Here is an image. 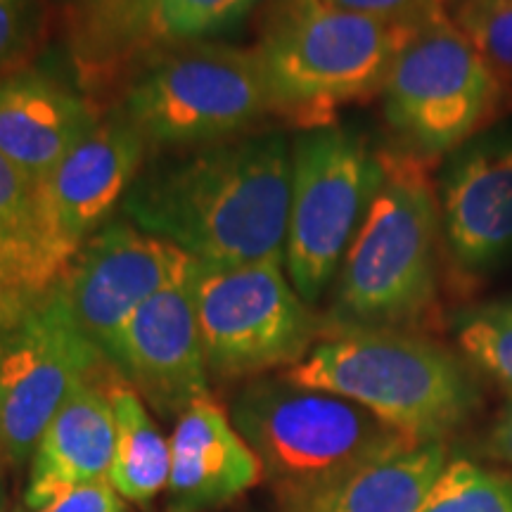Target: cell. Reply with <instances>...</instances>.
<instances>
[{"instance_id":"32","label":"cell","mask_w":512,"mask_h":512,"mask_svg":"<svg viewBox=\"0 0 512 512\" xmlns=\"http://www.w3.org/2000/svg\"><path fill=\"white\" fill-rule=\"evenodd\" d=\"M17 512H24V510H17Z\"/></svg>"},{"instance_id":"10","label":"cell","mask_w":512,"mask_h":512,"mask_svg":"<svg viewBox=\"0 0 512 512\" xmlns=\"http://www.w3.org/2000/svg\"><path fill=\"white\" fill-rule=\"evenodd\" d=\"M107 366L57 287L38 297H0V458L27 463L76 384Z\"/></svg>"},{"instance_id":"23","label":"cell","mask_w":512,"mask_h":512,"mask_svg":"<svg viewBox=\"0 0 512 512\" xmlns=\"http://www.w3.org/2000/svg\"><path fill=\"white\" fill-rule=\"evenodd\" d=\"M456 339L477 368L512 394V302L484 304L460 313Z\"/></svg>"},{"instance_id":"1","label":"cell","mask_w":512,"mask_h":512,"mask_svg":"<svg viewBox=\"0 0 512 512\" xmlns=\"http://www.w3.org/2000/svg\"><path fill=\"white\" fill-rule=\"evenodd\" d=\"M290 192L292 147L283 133H242L147 166L124 214L197 264L285 261Z\"/></svg>"},{"instance_id":"12","label":"cell","mask_w":512,"mask_h":512,"mask_svg":"<svg viewBox=\"0 0 512 512\" xmlns=\"http://www.w3.org/2000/svg\"><path fill=\"white\" fill-rule=\"evenodd\" d=\"M195 266L138 306L107 361L162 418H178L209 396V368L192 292Z\"/></svg>"},{"instance_id":"22","label":"cell","mask_w":512,"mask_h":512,"mask_svg":"<svg viewBox=\"0 0 512 512\" xmlns=\"http://www.w3.org/2000/svg\"><path fill=\"white\" fill-rule=\"evenodd\" d=\"M451 19L494 74L503 105H512V0H456Z\"/></svg>"},{"instance_id":"11","label":"cell","mask_w":512,"mask_h":512,"mask_svg":"<svg viewBox=\"0 0 512 512\" xmlns=\"http://www.w3.org/2000/svg\"><path fill=\"white\" fill-rule=\"evenodd\" d=\"M192 266L195 259L171 242L131 221H114L76 252L55 287L81 335L110 361L121 328L138 306Z\"/></svg>"},{"instance_id":"16","label":"cell","mask_w":512,"mask_h":512,"mask_svg":"<svg viewBox=\"0 0 512 512\" xmlns=\"http://www.w3.org/2000/svg\"><path fill=\"white\" fill-rule=\"evenodd\" d=\"M171 512H207L233 503L264 477L259 458L211 396L176 418L169 437Z\"/></svg>"},{"instance_id":"2","label":"cell","mask_w":512,"mask_h":512,"mask_svg":"<svg viewBox=\"0 0 512 512\" xmlns=\"http://www.w3.org/2000/svg\"><path fill=\"white\" fill-rule=\"evenodd\" d=\"M411 29L325 0H275L256 46L273 114L304 131L335 126L339 107L382 93Z\"/></svg>"},{"instance_id":"25","label":"cell","mask_w":512,"mask_h":512,"mask_svg":"<svg viewBox=\"0 0 512 512\" xmlns=\"http://www.w3.org/2000/svg\"><path fill=\"white\" fill-rule=\"evenodd\" d=\"M41 29V0H0V76L27 64Z\"/></svg>"},{"instance_id":"28","label":"cell","mask_w":512,"mask_h":512,"mask_svg":"<svg viewBox=\"0 0 512 512\" xmlns=\"http://www.w3.org/2000/svg\"><path fill=\"white\" fill-rule=\"evenodd\" d=\"M484 453L491 460L512 467V401L498 413L484 441Z\"/></svg>"},{"instance_id":"4","label":"cell","mask_w":512,"mask_h":512,"mask_svg":"<svg viewBox=\"0 0 512 512\" xmlns=\"http://www.w3.org/2000/svg\"><path fill=\"white\" fill-rule=\"evenodd\" d=\"M380 190L344 254L337 285L339 328L399 330L437 302L439 209L420 157L382 152Z\"/></svg>"},{"instance_id":"20","label":"cell","mask_w":512,"mask_h":512,"mask_svg":"<svg viewBox=\"0 0 512 512\" xmlns=\"http://www.w3.org/2000/svg\"><path fill=\"white\" fill-rule=\"evenodd\" d=\"M107 394L114 411V456L110 482L128 503L147 505L166 491L171 446L136 389L110 368Z\"/></svg>"},{"instance_id":"24","label":"cell","mask_w":512,"mask_h":512,"mask_svg":"<svg viewBox=\"0 0 512 512\" xmlns=\"http://www.w3.org/2000/svg\"><path fill=\"white\" fill-rule=\"evenodd\" d=\"M159 50L202 41L233 27L235 0H150Z\"/></svg>"},{"instance_id":"31","label":"cell","mask_w":512,"mask_h":512,"mask_svg":"<svg viewBox=\"0 0 512 512\" xmlns=\"http://www.w3.org/2000/svg\"><path fill=\"white\" fill-rule=\"evenodd\" d=\"M8 510V501H5V489H3V484H0V512H5Z\"/></svg>"},{"instance_id":"15","label":"cell","mask_w":512,"mask_h":512,"mask_svg":"<svg viewBox=\"0 0 512 512\" xmlns=\"http://www.w3.org/2000/svg\"><path fill=\"white\" fill-rule=\"evenodd\" d=\"M100 124L93 102L38 69L0 76V155L36 185Z\"/></svg>"},{"instance_id":"26","label":"cell","mask_w":512,"mask_h":512,"mask_svg":"<svg viewBox=\"0 0 512 512\" xmlns=\"http://www.w3.org/2000/svg\"><path fill=\"white\" fill-rule=\"evenodd\" d=\"M325 3L389 24H403V27H418L427 19L446 12L444 0H325Z\"/></svg>"},{"instance_id":"17","label":"cell","mask_w":512,"mask_h":512,"mask_svg":"<svg viewBox=\"0 0 512 512\" xmlns=\"http://www.w3.org/2000/svg\"><path fill=\"white\" fill-rule=\"evenodd\" d=\"M107 368L76 384L38 439L24 489V510L41 508L64 489L110 475L114 411L105 384Z\"/></svg>"},{"instance_id":"19","label":"cell","mask_w":512,"mask_h":512,"mask_svg":"<svg viewBox=\"0 0 512 512\" xmlns=\"http://www.w3.org/2000/svg\"><path fill=\"white\" fill-rule=\"evenodd\" d=\"M64 271L43 223L38 185L0 155V297L46 294Z\"/></svg>"},{"instance_id":"29","label":"cell","mask_w":512,"mask_h":512,"mask_svg":"<svg viewBox=\"0 0 512 512\" xmlns=\"http://www.w3.org/2000/svg\"><path fill=\"white\" fill-rule=\"evenodd\" d=\"M57 3L62 5V15H69V12L98 8V5L112 3V0H57Z\"/></svg>"},{"instance_id":"18","label":"cell","mask_w":512,"mask_h":512,"mask_svg":"<svg viewBox=\"0 0 512 512\" xmlns=\"http://www.w3.org/2000/svg\"><path fill=\"white\" fill-rule=\"evenodd\" d=\"M448 463L444 441H422L356 467L283 512H418Z\"/></svg>"},{"instance_id":"30","label":"cell","mask_w":512,"mask_h":512,"mask_svg":"<svg viewBox=\"0 0 512 512\" xmlns=\"http://www.w3.org/2000/svg\"><path fill=\"white\" fill-rule=\"evenodd\" d=\"M259 3H264V0H235V8H233V27L238 22H242V19H245L249 12H252L256 5Z\"/></svg>"},{"instance_id":"14","label":"cell","mask_w":512,"mask_h":512,"mask_svg":"<svg viewBox=\"0 0 512 512\" xmlns=\"http://www.w3.org/2000/svg\"><path fill=\"white\" fill-rule=\"evenodd\" d=\"M441 223L465 271H486L512 254V140L458 152L441 178Z\"/></svg>"},{"instance_id":"9","label":"cell","mask_w":512,"mask_h":512,"mask_svg":"<svg viewBox=\"0 0 512 512\" xmlns=\"http://www.w3.org/2000/svg\"><path fill=\"white\" fill-rule=\"evenodd\" d=\"M283 264L195 266L192 292L209 375L261 377L309 354L318 323Z\"/></svg>"},{"instance_id":"21","label":"cell","mask_w":512,"mask_h":512,"mask_svg":"<svg viewBox=\"0 0 512 512\" xmlns=\"http://www.w3.org/2000/svg\"><path fill=\"white\" fill-rule=\"evenodd\" d=\"M418 512H512V477L472 460H448Z\"/></svg>"},{"instance_id":"13","label":"cell","mask_w":512,"mask_h":512,"mask_svg":"<svg viewBox=\"0 0 512 512\" xmlns=\"http://www.w3.org/2000/svg\"><path fill=\"white\" fill-rule=\"evenodd\" d=\"M147 140L124 114L100 124L38 183L43 223L64 266L112 221L143 171Z\"/></svg>"},{"instance_id":"3","label":"cell","mask_w":512,"mask_h":512,"mask_svg":"<svg viewBox=\"0 0 512 512\" xmlns=\"http://www.w3.org/2000/svg\"><path fill=\"white\" fill-rule=\"evenodd\" d=\"M283 377L354 401L415 441H444L479 401L456 356L399 330L337 325Z\"/></svg>"},{"instance_id":"27","label":"cell","mask_w":512,"mask_h":512,"mask_svg":"<svg viewBox=\"0 0 512 512\" xmlns=\"http://www.w3.org/2000/svg\"><path fill=\"white\" fill-rule=\"evenodd\" d=\"M24 512H128V501L114 489L110 477H100L64 489L41 508Z\"/></svg>"},{"instance_id":"5","label":"cell","mask_w":512,"mask_h":512,"mask_svg":"<svg viewBox=\"0 0 512 512\" xmlns=\"http://www.w3.org/2000/svg\"><path fill=\"white\" fill-rule=\"evenodd\" d=\"M230 420L280 505L316 494L370 460L422 444L354 401L285 377H256L242 387L230 403Z\"/></svg>"},{"instance_id":"7","label":"cell","mask_w":512,"mask_h":512,"mask_svg":"<svg viewBox=\"0 0 512 512\" xmlns=\"http://www.w3.org/2000/svg\"><path fill=\"white\" fill-rule=\"evenodd\" d=\"M382 178V152L347 128H313L292 143L285 266L306 304L328 290Z\"/></svg>"},{"instance_id":"8","label":"cell","mask_w":512,"mask_h":512,"mask_svg":"<svg viewBox=\"0 0 512 512\" xmlns=\"http://www.w3.org/2000/svg\"><path fill=\"white\" fill-rule=\"evenodd\" d=\"M382 100L403 152L420 159L456 150L503 107L494 74L448 12L411 29Z\"/></svg>"},{"instance_id":"6","label":"cell","mask_w":512,"mask_h":512,"mask_svg":"<svg viewBox=\"0 0 512 512\" xmlns=\"http://www.w3.org/2000/svg\"><path fill=\"white\" fill-rule=\"evenodd\" d=\"M121 114L147 143L197 147L242 136L273 102L256 48L195 41L147 60Z\"/></svg>"}]
</instances>
